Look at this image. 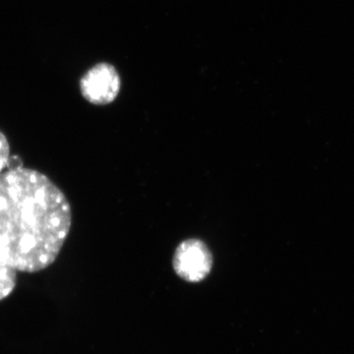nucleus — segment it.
<instances>
[{"instance_id": "2", "label": "nucleus", "mask_w": 354, "mask_h": 354, "mask_svg": "<svg viewBox=\"0 0 354 354\" xmlns=\"http://www.w3.org/2000/svg\"><path fill=\"white\" fill-rule=\"evenodd\" d=\"M213 255L207 244L200 239L184 241L174 252V272L188 283H200L209 276L213 268Z\"/></svg>"}, {"instance_id": "5", "label": "nucleus", "mask_w": 354, "mask_h": 354, "mask_svg": "<svg viewBox=\"0 0 354 354\" xmlns=\"http://www.w3.org/2000/svg\"><path fill=\"white\" fill-rule=\"evenodd\" d=\"M10 145L8 139L2 131H0V174L8 169L9 160H10Z\"/></svg>"}, {"instance_id": "1", "label": "nucleus", "mask_w": 354, "mask_h": 354, "mask_svg": "<svg viewBox=\"0 0 354 354\" xmlns=\"http://www.w3.org/2000/svg\"><path fill=\"white\" fill-rule=\"evenodd\" d=\"M71 225L68 199L50 177L23 165L0 174V253L16 271L50 267Z\"/></svg>"}, {"instance_id": "3", "label": "nucleus", "mask_w": 354, "mask_h": 354, "mask_svg": "<svg viewBox=\"0 0 354 354\" xmlns=\"http://www.w3.org/2000/svg\"><path fill=\"white\" fill-rule=\"evenodd\" d=\"M82 95L97 106L111 104L120 91V78L113 65L100 64L88 70L80 81Z\"/></svg>"}, {"instance_id": "4", "label": "nucleus", "mask_w": 354, "mask_h": 354, "mask_svg": "<svg viewBox=\"0 0 354 354\" xmlns=\"http://www.w3.org/2000/svg\"><path fill=\"white\" fill-rule=\"evenodd\" d=\"M17 272L0 253V301L8 297L15 290Z\"/></svg>"}]
</instances>
